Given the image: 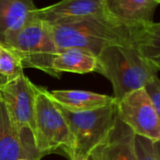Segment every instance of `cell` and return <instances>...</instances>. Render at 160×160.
<instances>
[{"instance_id":"obj_1","label":"cell","mask_w":160,"mask_h":160,"mask_svg":"<svg viewBox=\"0 0 160 160\" xmlns=\"http://www.w3.org/2000/svg\"><path fill=\"white\" fill-rule=\"evenodd\" d=\"M48 26L58 51L79 48L95 57L108 46L134 43L137 34L114 22L108 15L92 16Z\"/></svg>"},{"instance_id":"obj_2","label":"cell","mask_w":160,"mask_h":160,"mask_svg":"<svg viewBox=\"0 0 160 160\" xmlns=\"http://www.w3.org/2000/svg\"><path fill=\"white\" fill-rule=\"evenodd\" d=\"M95 72L109 80L116 102L134 91L143 89L157 74L134 43L113 44L105 48L97 56Z\"/></svg>"},{"instance_id":"obj_3","label":"cell","mask_w":160,"mask_h":160,"mask_svg":"<svg viewBox=\"0 0 160 160\" xmlns=\"http://www.w3.org/2000/svg\"><path fill=\"white\" fill-rule=\"evenodd\" d=\"M58 108L71 134V148L67 153L69 160H87L108 137L118 120L117 102L82 112L69 111L60 106Z\"/></svg>"},{"instance_id":"obj_4","label":"cell","mask_w":160,"mask_h":160,"mask_svg":"<svg viewBox=\"0 0 160 160\" xmlns=\"http://www.w3.org/2000/svg\"><path fill=\"white\" fill-rule=\"evenodd\" d=\"M1 43L20 58L24 68H34L59 77L52 67L58 50L46 23L34 19L20 29L8 33Z\"/></svg>"},{"instance_id":"obj_5","label":"cell","mask_w":160,"mask_h":160,"mask_svg":"<svg viewBox=\"0 0 160 160\" xmlns=\"http://www.w3.org/2000/svg\"><path fill=\"white\" fill-rule=\"evenodd\" d=\"M38 86L25 73L0 85L1 102L14 124L21 141L31 160H40L35 148V96Z\"/></svg>"},{"instance_id":"obj_6","label":"cell","mask_w":160,"mask_h":160,"mask_svg":"<svg viewBox=\"0 0 160 160\" xmlns=\"http://www.w3.org/2000/svg\"><path fill=\"white\" fill-rule=\"evenodd\" d=\"M35 148L43 155L61 149L67 155L71 148L68 123L46 89L38 87L35 96Z\"/></svg>"},{"instance_id":"obj_7","label":"cell","mask_w":160,"mask_h":160,"mask_svg":"<svg viewBox=\"0 0 160 160\" xmlns=\"http://www.w3.org/2000/svg\"><path fill=\"white\" fill-rule=\"evenodd\" d=\"M117 114L136 136L152 142L160 140V120L144 88L117 101Z\"/></svg>"},{"instance_id":"obj_8","label":"cell","mask_w":160,"mask_h":160,"mask_svg":"<svg viewBox=\"0 0 160 160\" xmlns=\"http://www.w3.org/2000/svg\"><path fill=\"white\" fill-rule=\"evenodd\" d=\"M107 15L135 32L153 22L158 5L154 0H103Z\"/></svg>"},{"instance_id":"obj_9","label":"cell","mask_w":160,"mask_h":160,"mask_svg":"<svg viewBox=\"0 0 160 160\" xmlns=\"http://www.w3.org/2000/svg\"><path fill=\"white\" fill-rule=\"evenodd\" d=\"M107 15L103 0H60L35 11L34 17L48 25Z\"/></svg>"},{"instance_id":"obj_10","label":"cell","mask_w":160,"mask_h":160,"mask_svg":"<svg viewBox=\"0 0 160 160\" xmlns=\"http://www.w3.org/2000/svg\"><path fill=\"white\" fill-rule=\"evenodd\" d=\"M92 156L94 160H138L135 149V134L119 118L105 141Z\"/></svg>"},{"instance_id":"obj_11","label":"cell","mask_w":160,"mask_h":160,"mask_svg":"<svg viewBox=\"0 0 160 160\" xmlns=\"http://www.w3.org/2000/svg\"><path fill=\"white\" fill-rule=\"evenodd\" d=\"M48 92L55 103L72 112L93 110L116 103L113 96L88 91L56 90Z\"/></svg>"},{"instance_id":"obj_12","label":"cell","mask_w":160,"mask_h":160,"mask_svg":"<svg viewBox=\"0 0 160 160\" xmlns=\"http://www.w3.org/2000/svg\"><path fill=\"white\" fill-rule=\"evenodd\" d=\"M33 0H0V43L4 37L35 19Z\"/></svg>"},{"instance_id":"obj_13","label":"cell","mask_w":160,"mask_h":160,"mask_svg":"<svg viewBox=\"0 0 160 160\" xmlns=\"http://www.w3.org/2000/svg\"><path fill=\"white\" fill-rule=\"evenodd\" d=\"M19 159H30V156L26 151L5 106L0 102V160Z\"/></svg>"},{"instance_id":"obj_14","label":"cell","mask_w":160,"mask_h":160,"mask_svg":"<svg viewBox=\"0 0 160 160\" xmlns=\"http://www.w3.org/2000/svg\"><path fill=\"white\" fill-rule=\"evenodd\" d=\"M52 67L59 74L63 72L88 73L96 71L97 57L79 48H68L57 53Z\"/></svg>"},{"instance_id":"obj_15","label":"cell","mask_w":160,"mask_h":160,"mask_svg":"<svg viewBox=\"0 0 160 160\" xmlns=\"http://www.w3.org/2000/svg\"><path fill=\"white\" fill-rule=\"evenodd\" d=\"M134 45L144 59L156 72H160V22H152L138 30Z\"/></svg>"},{"instance_id":"obj_16","label":"cell","mask_w":160,"mask_h":160,"mask_svg":"<svg viewBox=\"0 0 160 160\" xmlns=\"http://www.w3.org/2000/svg\"><path fill=\"white\" fill-rule=\"evenodd\" d=\"M24 73V67L20 58L10 48L0 43V74L9 80Z\"/></svg>"},{"instance_id":"obj_17","label":"cell","mask_w":160,"mask_h":160,"mask_svg":"<svg viewBox=\"0 0 160 160\" xmlns=\"http://www.w3.org/2000/svg\"><path fill=\"white\" fill-rule=\"evenodd\" d=\"M154 142L135 135V149L138 160H158Z\"/></svg>"},{"instance_id":"obj_18","label":"cell","mask_w":160,"mask_h":160,"mask_svg":"<svg viewBox=\"0 0 160 160\" xmlns=\"http://www.w3.org/2000/svg\"><path fill=\"white\" fill-rule=\"evenodd\" d=\"M160 120V78L154 75L144 87Z\"/></svg>"},{"instance_id":"obj_19","label":"cell","mask_w":160,"mask_h":160,"mask_svg":"<svg viewBox=\"0 0 160 160\" xmlns=\"http://www.w3.org/2000/svg\"><path fill=\"white\" fill-rule=\"evenodd\" d=\"M154 149H155V152L157 155V159L160 160V140L157 142H154Z\"/></svg>"},{"instance_id":"obj_20","label":"cell","mask_w":160,"mask_h":160,"mask_svg":"<svg viewBox=\"0 0 160 160\" xmlns=\"http://www.w3.org/2000/svg\"><path fill=\"white\" fill-rule=\"evenodd\" d=\"M8 81H9V79H8L6 76H4V75H2V74H0V85L5 84V83L8 82Z\"/></svg>"},{"instance_id":"obj_21","label":"cell","mask_w":160,"mask_h":160,"mask_svg":"<svg viewBox=\"0 0 160 160\" xmlns=\"http://www.w3.org/2000/svg\"><path fill=\"white\" fill-rule=\"evenodd\" d=\"M87 160H94V158H93V157H92V156L91 155V156H90V157H89V158H88Z\"/></svg>"},{"instance_id":"obj_22","label":"cell","mask_w":160,"mask_h":160,"mask_svg":"<svg viewBox=\"0 0 160 160\" xmlns=\"http://www.w3.org/2000/svg\"><path fill=\"white\" fill-rule=\"evenodd\" d=\"M154 1H155L157 4H160V0H154Z\"/></svg>"},{"instance_id":"obj_23","label":"cell","mask_w":160,"mask_h":160,"mask_svg":"<svg viewBox=\"0 0 160 160\" xmlns=\"http://www.w3.org/2000/svg\"><path fill=\"white\" fill-rule=\"evenodd\" d=\"M19 160H30V159H19Z\"/></svg>"}]
</instances>
